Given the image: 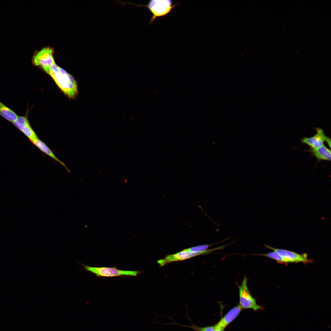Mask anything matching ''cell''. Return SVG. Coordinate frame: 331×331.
Here are the masks:
<instances>
[{
  "label": "cell",
  "instance_id": "6da1fadb",
  "mask_svg": "<svg viewBox=\"0 0 331 331\" xmlns=\"http://www.w3.org/2000/svg\"><path fill=\"white\" fill-rule=\"evenodd\" d=\"M46 72L69 98H73L77 96L78 89L76 81L73 76L66 71L55 64Z\"/></svg>",
  "mask_w": 331,
  "mask_h": 331
},
{
  "label": "cell",
  "instance_id": "7a4b0ae2",
  "mask_svg": "<svg viewBox=\"0 0 331 331\" xmlns=\"http://www.w3.org/2000/svg\"><path fill=\"white\" fill-rule=\"evenodd\" d=\"M128 3L148 8L153 15L149 22V25L152 24L156 18L165 16L170 13L172 10L175 8L177 5V4H173L172 1L170 0H151L149 1L146 5H139L131 2Z\"/></svg>",
  "mask_w": 331,
  "mask_h": 331
},
{
  "label": "cell",
  "instance_id": "3957f363",
  "mask_svg": "<svg viewBox=\"0 0 331 331\" xmlns=\"http://www.w3.org/2000/svg\"><path fill=\"white\" fill-rule=\"evenodd\" d=\"M80 264L82 266L84 270L90 272L97 277H113L123 276H136L142 272L139 271L120 270L115 267H93L86 265L81 263Z\"/></svg>",
  "mask_w": 331,
  "mask_h": 331
},
{
  "label": "cell",
  "instance_id": "277c9868",
  "mask_svg": "<svg viewBox=\"0 0 331 331\" xmlns=\"http://www.w3.org/2000/svg\"><path fill=\"white\" fill-rule=\"evenodd\" d=\"M248 279L245 275L240 285H237L239 290V305L243 309H251L256 311L262 308L258 305L256 299L251 295L249 290Z\"/></svg>",
  "mask_w": 331,
  "mask_h": 331
},
{
  "label": "cell",
  "instance_id": "5b68a950",
  "mask_svg": "<svg viewBox=\"0 0 331 331\" xmlns=\"http://www.w3.org/2000/svg\"><path fill=\"white\" fill-rule=\"evenodd\" d=\"M226 245H224L200 252L191 251L185 249L176 253L168 255L164 259L158 260V263L160 265L163 266L168 263L184 260L200 255L209 253L217 250L222 249Z\"/></svg>",
  "mask_w": 331,
  "mask_h": 331
},
{
  "label": "cell",
  "instance_id": "8992f818",
  "mask_svg": "<svg viewBox=\"0 0 331 331\" xmlns=\"http://www.w3.org/2000/svg\"><path fill=\"white\" fill-rule=\"evenodd\" d=\"M53 51L49 48H45L33 57L32 62L35 66L41 67L45 72L55 64L53 56Z\"/></svg>",
  "mask_w": 331,
  "mask_h": 331
},
{
  "label": "cell",
  "instance_id": "52a82bcc",
  "mask_svg": "<svg viewBox=\"0 0 331 331\" xmlns=\"http://www.w3.org/2000/svg\"><path fill=\"white\" fill-rule=\"evenodd\" d=\"M317 133L310 137H303L301 140V142L306 144L310 148H316L323 145L325 142H326L331 147V139L325 134L324 131L320 127H316Z\"/></svg>",
  "mask_w": 331,
  "mask_h": 331
},
{
  "label": "cell",
  "instance_id": "ba28073f",
  "mask_svg": "<svg viewBox=\"0 0 331 331\" xmlns=\"http://www.w3.org/2000/svg\"><path fill=\"white\" fill-rule=\"evenodd\" d=\"M265 246L266 248L277 253L284 259L286 263L301 262L306 263L311 261L308 258L306 253L301 254L286 249L275 248L266 244Z\"/></svg>",
  "mask_w": 331,
  "mask_h": 331
},
{
  "label": "cell",
  "instance_id": "9c48e42d",
  "mask_svg": "<svg viewBox=\"0 0 331 331\" xmlns=\"http://www.w3.org/2000/svg\"><path fill=\"white\" fill-rule=\"evenodd\" d=\"M27 113L25 116H18L13 123V125L28 138L32 143L38 138L28 120Z\"/></svg>",
  "mask_w": 331,
  "mask_h": 331
},
{
  "label": "cell",
  "instance_id": "30bf717a",
  "mask_svg": "<svg viewBox=\"0 0 331 331\" xmlns=\"http://www.w3.org/2000/svg\"><path fill=\"white\" fill-rule=\"evenodd\" d=\"M242 309L239 304L235 306L229 311L216 325L225 329L238 316Z\"/></svg>",
  "mask_w": 331,
  "mask_h": 331
},
{
  "label": "cell",
  "instance_id": "8fae6325",
  "mask_svg": "<svg viewBox=\"0 0 331 331\" xmlns=\"http://www.w3.org/2000/svg\"><path fill=\"white\" fill-rule=\"evenodd\" d=\"M307 151L316 158L318 162L331 160V150L324 145L316 148H310Z\"/></svg>",
  "mask_w": 331,
  "mask_h": 331
},
{
  "label": "cell",
  "instance_id": "7c38bea8",
  "mask_svg": "<svg viewBox=\"0 0 331 331\" xmlns=\"http://www.w3.org/2000/svg\"><path fill=\"white\" fill-rule=\"evenodd\" d=\"M32 143L37 147L41 151L44 153L46 154L49 156L50 158L54 160L59 163L67 169L68 172H70V171L67 168L65 164L60 160L54 154L51 150L43 142L38 138Z\"/></svg>",
  "mask_w": 331,
  "mask_h": 331
},
{
  "label": "cell",
  "instance_id": "4fadbf2b",
  "mask_svg": "<svg viewBox=\"0 0 331 331\" xmlns=\"http://www.w3.org/2000/svg\"><path fill=\"white\" fill-rule=\"evenodd\" d=\"M0 115L9 121L13 123L18 117L13 110L0 101Z\"/></svg>",
  "mask_w": 331,
  "mask_h": 331
},
{
  "label": "cell",
  "instance_id": "5bb4252c",
  "mask_svg": "<svg viewBox=\"0 0 331 331\" xmlns=\"http://www.w3.org/2000/svg\"><path fill=\"white\" fill-rule=\"evenodd\" d=\"M261 256L270 258L280 263H286L284 259L277 253L273 251L265 254H252V255Z\"/></svg>",
  "mask_w": 331,
  "mask_h": 331
},
{
  "label": "cell",
  "instance_id": "9a60e30c",
  "mask_svg": "<svg viewBox=\"0 0 331 331\" xmlns=\"http://www.w3.org/2000/svg\"><path fill=\"white\" fill-rule=\"evenodd\" d=\"M181 325L189 327L195 331H215L216 329V325L204 327H199L194 324H193L191 325Z\"/></svg>",
  "mask_w": 331,
  "mask_h": 331
},
{
  "label": "cell",
  "instance_id": "2e32d148",
  "mask_svg": "<svg viewBox=\"0 0 331 331\" xmlns=\"http://www.w3.org/2000/svg\"><path fill=\"white\" fill-rule=\"evenodd\" d=\"M215 244H216V243L211 244L203 245L191 247L190 248L187 249L188 250L193 252H202L207 250L209 247Z\"/></svg>",
  "mask_w": 331,
  "mask_h": 331
},
{
  "label": "cell",
  "instance_id": "e0dca14e",
  "mask_svg": "<svg viewBox=\"0 0 331 331\" xmlns=\"http://www.w3.org/2000/svg\"><path fill=\"white\" fill-rule=\"evenodd\" d=\"M216 325V329L215 331H224V328L220 326H217Z\"/></svg>",
  "mask_w": 331,
  "mask_h": 331
},
{
  "label": "cell",
  "instance_id": "ac0fdd59",
  "mask_svg": "<svg viewBox=\"0 0 331 331\" xmlns=\"http://www.w3.org/2000/svg\"><path fill=\"white\" fill-rule=\"evenodd\" d=\"M255 7V6L254 5V6H253V7H252V8L253 9V8H254V7Z\"/></svg>",
  "mask_w": 331,
  "mask_h": 331
},
{
  "label": "cell",
  "instance_id": "d6986e66",
  "mask_svg": "<svg viewBox=\"0 0 331 331\" xmlns=\"http://www.w3.org/2000/svg\"><path fill=\"white\" fill-rule=\"evenodd\" d=\"M239 29V28H238L237 29V31H238Z\"/></svg>",
  "mask_w": 331,
  "mask_h": 331
},
{
  "label": "cell",
  "instance_id": "ffe728a7",
  "mask_svg": "<svg viewBox=\"0 0 331 331\" xmlns=\"http://www.w3.org/2000/svg\"><path fill=\"white\" fill-rule=\"evenodd\" d=\"M243 55H244V53L242 54V55H241V56H243Z\"/></svg>",
  "mask_w": 331,
  "mask_h": 331
}]
</instances>
